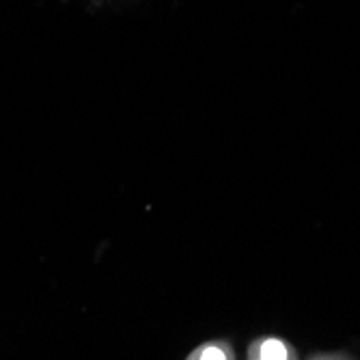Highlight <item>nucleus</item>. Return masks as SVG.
<instances>
[{
	"label": "nucleus",
	"mask_w": 360,
	"mask_h": 360,
	"mask_svg": "<svg viewBox=\"0 0 360 360\" xmlns=\"http://www.w3.org/2000/svg\"><path fill=\"white\" fill-rule=\"evenodd\" d=\"M246 360H300V352L281 335H259L248 343Z\"/></svg>",
	"instance_id": "obj_1"
},
{
	"label": "nucleus",
	"mask_w": 360,
	"mask_h": 360,
	"mask_svg": "<svg viewBox=\"0 0 360 360\" xmlns=\"http://www.w3.org/2000/svg\"><path fill=\"white\" fill-rule=\"evenodd\" d=\"M184 360H238V352H236V345L229 339L216 337V339H210L201 345H196Z\"/></svg>",
	"instance_id": "obj_2"
},
{
	"label": "nucleus",
	"mask_w": 360,
	"mask_h": 360,
	"mask_svg": "<svg viewBox=\"0 0 360 360\" xmlns=\"http://www.w3.org/2000/svg\"><path fill=\"white\" fill-rule=\"evenodd\" d=\"M304 360H358L349 349H330V352H311Z\"/></svg>",
	"instance_id": "obj_3"
}]
</instances>
